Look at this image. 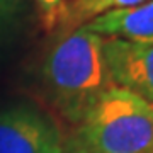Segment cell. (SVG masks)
<instances>
[{
    "instance_id": "obj_4",
    "label": "cell",
    "mask_w": 153,
    "mask_h": 153,
    "mask_svg": "<svg viewBox=\"0 0 153 153\" xmlns=\"http://www.w3.org/2000/svg\"><path fill=\"white\" fill-rule=\"evenodd\" d=\"M102 56L112 85L153 104V44L107 38Z\"/></svg>"
},
{
    "instance_id": "obj_3",
    "label": "cell",
    "mask_w": 153,
    "mask_h": 153,
    "mask_svg": "<svg viewBox=\"0 0 153 153\" xmlns=\"http://www.w3.org/2000/svg\"><path fill=\"white\" fill-rule=\"evenodd\" d=\"M63 136L41 107L16 104L0 111V153H63Z\"/></svg>"
},
{
    "instance_id": "obj_8",
    "label": "cell",
    "mask_w": 153,
    "mask_h": 153,
    "mask_svg": "<svg viewBox=\"0 0 153 153\" xmlns=\"http://www.w3.org/2000/svg\"><path fill=\"white\" fill-rule=\"evenodd\" d=\"M0 2H2V0H0Z\"/></svg>"
},
{
    "instance_id": "obj_1",
    "label": "cell",
    "mask_w": 153,
    "mask_h": 153,
    "mask_svg": "<svg viewBox=\"0 0 153 153\" xmlns=\"http://www.w3.org/2000/svg\"><path fill=\"white\" fill-rule=\"evenodd\" d=\"M63 153H153V104L111 85L63 136Z\"/></svg>"
},
{
    "instance_id": "obj_5",
    "label": "cell",
    "mask_w": 153,
    "mask_h": 153,
    "mask_svg": "<svg viewBox=\"0 0 153 153\" xmlns=\"http://www.w3.org/2000/svg\"><path fill=\"white\" fill-rule=\"evenodd\" d=\"M82 29L102 38L153 44V0L107 12L87 22Z\"/></svg>"
},
{
    "instance_id": "obj_7",
    "label": "cell",
    "mask_w": 153,
    "mask_h": 153,
    "mask_svg": "<svg viewBox=\"0 0 153 153\" xmlns=\"http://www.w3.org/2000/svg\"><path fill=\"white\" fill-rule=\"evenodd\" d=\"M36 9L41 27L48 33L58 31L65 16V5L66 0H33Z\"/></svg>"
},
{
    "instance_id": "obj_6",
    "label": "cell",
    "mask_w": 153,
    "mask_h": 153,
    "mask_svg": "<svg viewBox=\"0 0 153 153\" xmlns=\"http://www.w3.org/2000/svg\"><path fill=\"white\" fill-rule=\"evenodd\" d=\"M143 2L148 0H68L65 5V16L58 31H61V34H68L107 12L140 5Z\"/></svg>"
},
{
    "instance_id": "obj_2",
    "label": "cell",
    "mask_w": 153,
    "mask_h": 153,
    "mask_svg": "<svg viewBox=\"0 0 153 153\" xmlns=\"http://www.w3.org/2000/svg\"><path fill=\"white\" fill-rule=\"evenodd\" d=\"M104 38L85 29L61 34L43 65L44 87L55 109L76 124L112 85L102 56Z\"/></svg>"
}]
</instances>
